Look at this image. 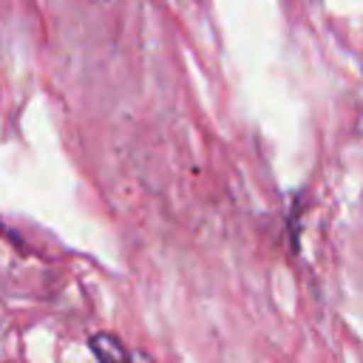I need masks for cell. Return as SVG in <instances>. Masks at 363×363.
<instances>
[{"label": "cell", "mask_w": 363, "mask_h": 363, "mask_svg": "<svg viewBox=\"0 0 363 363\" xmlns=\"http://www.w3.org/2000/svg\"><path fill=\"white\" fill-rule=\"evenodd\" d=\"M91 352H94L96 363H133V360L128 357L122 340L113 337V335H108V332H96V335L91 337Z\"/></svg>", "instance_id": "cell-1"}, {"label": "cell", "mask_w": 363, "mask_h": 363, "mask_svg": "<svg viewBox=\"0 0 363 363\" xmlns=\"http://www.w3.org/2000/svg\"><path fill=\"white\" fill-rule=\"evenodd\" d=\"M133 363H142V360H139V357H136V360H133Z\"/></svg>", "instance_id": "cell-2"}]
</instances>
